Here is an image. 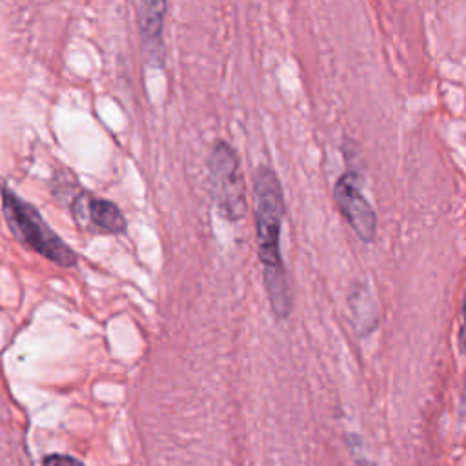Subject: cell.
Here are the masks:
<instances>
[{"label": "cell", "instance_id": "4", "mask_svg": "<svg viewBox=\"0 0 466 466\" xmlns=\"http://www.w3.org/2000/svg\"><path fill=\"white\" fill-rule=\"evenodd\" d=\"M333 200L355 235L362 242H373L377 235V215L360 191L357 173L346 171L337 178L333 186Z\"/></svg>", "mask_w": 466, "mask_h": 466}, {"label": "cell", "instance_id": "2", "mask_svg": "<svg viewBox=\"0 0 466 466\" xmlns=\"http://www.w3.org/2000/svg\"><path fill=\"white\" fill-rule=\"evenodd\" d=\"M0 193L4 217L15 238L62 268L76 262V253L47 226L35 206L22 200L7 186H0Z\"/></svg>", "mask_w": 466, "mask_h": 466}, {"label": "cell", "instance_id": "9", "mask_svg": "<svg viewBox=\"0 0 466 466\" xmlns=\"http://www.w3.org/2000/svg\"><path fill=\"white\" fill-rule=\"evenodd\" d=\"M461 410H462V413H466V379H464V388H462V395H461Z\"/></svg>", "mask_w": 466, "mask_h": 466}, {"label": "cell", "instance_id": "10", "mask_svg": "<svg viewBox=\"0 0 466 466\" xmlns=\"http://www.w3.org/2000/svg\"><path fill=\"white\" fill-rule=\"evenodd\" d=\"M355 459H357V464H359V466H375L373 462H370L368 459H364V457H360V455L355 457Z\"/></svg>", "mask_w": 466, "mask_h": 466}, {"label": "cell", "instance_id": "8", "mask_svg": "<svg viewBox=\"0 0 466 466\" xmlns=\"http://www.w3.org/2000/svg\"><path fill=\"white\" fill-rule=\"evenodd\" d=\"M459 346L462 351H466V295L462 299V306H461V328H459Z\"/></svg>", "mask_w": 466, "mask_h": 466}, {"label": "cell", "instance_id": "6", "mask_svg": "<svg viewBox=\"0 0 466 466\" xmlns=\"http://www.w3.org/2000/svg\"><path fill=\"white\" fill-rule=\"evenodd\" d=\"M75 215L84 213L86 222L93 224L102 233H122L126 229V218L116 204L106 198H91L89 195L78 198L73 206Z\"/></svg>", "mask_w": 466, "mask_h": 466}, {"label": "cell", "instance_id": "5", "mask_svg": "<svg viewBox=\"0 0 466 466\" xmlns=\"http://www.w3.org/2000/svg\"><path fill=\"white\" fill-rule=\"evenodd\" d=\"M167 0H140L138 25L142 35V44L147 58L153 64H162L164 56V18H166Z\"/></svg>", "mask_w": 466, "mask_h": 466}, {"label": "cell", "instance_id": "1", "mask_svg": "<svg viewBox=\"0 0 466 466\" xmlns=\"http://www.w3.org/2000/svg\"><path fill=\"white\" fill-rule=\"evenodd\" d=\"M253 200L258 258L262 264L268 300L273 313L279 319H284L291 309V293L280 253V231L286 215V204L280 180L273 167L266 164H260L255 171Z\"/></svg>", "mask_w": 466, "mask_h": 466}, {"label": "cell", "instance_id": "7", "mask_svg": "<svg viewBox=\"0 0 466 466\" xmlns=\"http://www.w3.org/2000/svg\"><path fill=\"white\" fill-rule=\"evenodd\" d=\"M42 466H82V462L69 455H47Z\"/></svg>", "mask_w": 466, "mask_h": 466}, {"label": "cell", "instance_id": "3", "mask_svg": "<svg viewBox=\"0 0 466 466\" xmlns=\"http://www.w3.org/2000/svg\"><path fill=\"white\" fill-rule=\"evenodd\" d=\"M209 189L218 215L237 222L246 215V184L237 151L226 140H217L208 158Z\"/></svg>", "mask_w": 466, "mask_h": 466}]
</instances>
